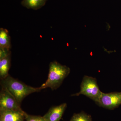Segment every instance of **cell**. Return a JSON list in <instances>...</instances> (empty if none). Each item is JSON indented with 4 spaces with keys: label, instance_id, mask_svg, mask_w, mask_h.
I'll use <instances>...</instances> for the list:
<instances>
[{
    "label": "cell",
    "instance_id": "2",
    "mask_svg": "<svg viewBox=\"0 0 121 121\" xmlns=\"http://www.w3.org/2000/svg\"><path fill=\"white\" fill-rule=\"evenodd\" d=\"M49 70L47 79L39 87L41 90L47 88H50L52 90L58 89L70 71L68 67L56 61L50 63Z\"/></svg>",
    "mask_w": 121,
    "mask_h": 121
},
{
    "label": "cell",
    "instance_id": "5",
    "mask_svg": "<svg viewBox=\"0 0 121 121\" xmlns=\"http://www.w3.org/2000/svg\"><path fill=\"white\" fill-rule=\"evenodd\" d=\"M20 110V104L8 90L2 87L0 92V111Z\"/></svg>",
    "mask_w": 121,
    "mask_h": 121
},
{
    "label": "cell",
    "instance_id": "9",
    "mask_svg": "<svg viewBox=\"0 0 121 121\" xmlns=\"http://www.w3.org/2000/svg\"><path fill=\"white\" fill-rule=\"evenodd\" d=\"M11 48V37L8 30L0 29V48L10 50Z\"/></svg>",
    "mask_w": 121,
    "mask_h": 121
},
{
    "label": "cell",
    "instance_id": "13",
    "mask_svg": "<svg viewBox=\"0 0 121 121\" xmlns=\"http://www.w3.org/2000/svg\"><path fill=\"white\" fill-rule=\"evenodd\" d=\"M11 55L10 50L0 48V59L5 58Z\"/></svg>",
    "mask_w": 121,
    "mask_h": 121
},
{
    "label": "cell",
    "instance_id": "11",
    "mask_svg": "<svg viewBox=\"0 0 121 121\" xmlns=\"http://www.w3.org/2000/svg\"><path fill=\"white\" fill-rule=\"evenodd\" d=\"M69 121H92L90 115L83 112L78 114H74Z\"/></svg>",
    "mask_w": 121,
    "mask_h": 121
},
{
    "label": "cell",
    "instance_id": "12",
    "mask_svg": "<svg viewBox=\"0 0 121 121\" xmlns=\"http://www.w3.org/2000/svg\"><path fill=\"white\" fill-rule=\"evenodd\" d=\"M25 121H46L43 117L27 114Z\"/></svg>",
    "mask_w": 121,
    "mask_h": 121
},
{
    "label": "cell",
    "instance_id": "10",
    "mask_svg": "<svg viewBox=\"0 0 121 121\" xmlns=\"http://www.w3.org/2000/svg\"><path fill=\"white\" fill-rule=\"evenodd\" d=\"M48 0H22L21 4L28 9L37 10L43 7Z\"/></svg>",
    "mask_w": 121,
    "mask_h": 121
},
{
    "label": "cell",
    "instance_id": "4",
    "mask_svg": "<svg viewBox=\"0 0 121 121\" xmlns=\"http://www.w3.org/2000/svg\"><path fill=\"white\" fill-rule=\"evenodd\" d=\"M99 105L106 109H113L121 104V92L102 93L95 102Z\"/></svg>",
    "mask_w": 121,
    "mask_h": 121
},
{
    "label": "cell",
    "instance_id": "6",
    "mask_svg": "<svg viewBox=\"0 0 121 121\" xmlns=\"http://www.w3.org/2000/svg\"><path fill=\"white\" fill-rule=\"evenodd\" d=\"M27 114L22 109L0 111V121H25Z\"/></svg>",
    "mask_w": 121,
    "mask_h": 121
},
{
    "label": "cell",
    "instance_id": "8",
    "mask_svg": "<svg viewBox=\"0 0 121 121\" xmlns=\"http://www.w3.org/2000/svg\"><path fill=\"white\" fill-rule=\"evenodd\" d=\"M11 65V55L0 59V77L1 79L8 77Z\"/></svg>",
    "mask_w": 121,
    "mask_h": 121
},
{
    "label": "cell",
    "instance_id": "7",
    "mask_svg": "<svg viewBox=\"0 0 121 121\" xmlns=\"http://www.w3.org/2000/svg\"><path fill=\"white\" fill-rule=\"evenodd\" d=\"M66 103L55 106L50 108L43 116L46 121H60L67 107Z\"/></svg>",
    "mask_w": 121,
    "mask_h": 121
},
{
    "label": "cell",
    "instance_id": "1",
    "mask_svg": "<svg viewBox=\"0 0 121 121\" xmlns=\"http://www.w3.org/2000/svg\"><path fill=\"white\" fill-rule=\"evenodd\" d=\"M0 83L2 87L8 90L20 104L28 95L41 91L39 87L28 86L9 75L4 79H1Z\"/></svg>",
    "mask_w": 121,
    "mask_h": 121
},
{
    "label": "cell",
    "instance_id": "3",
    "mask_svg": "<svg viewBox=\"0 0 121 121\" xmlns=\"http://www.w3.org/2000/svg\"><path fill=\"white\" fill-rule=\"evenodd\" d=\"M102 92L99 90L97 81L95 78L85 76L80 86V90L78 93L72 96H78L83 95L96 102Z\"/></svg>",
    "mask_w": 121,
    "mask_h": 121
}]
</instances>
